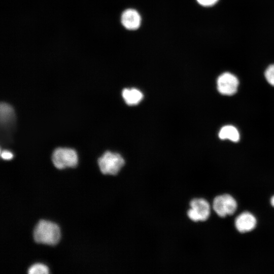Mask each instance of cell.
<instances>
[{
  "mask_svg": "<svg viewBox=\"0 0 274 274\" xmlns=\"http://www.w3.org/2000/svg\"><path fill=\"white\" fill-rule=\"evenodd\" d=\"M270 201L271 205L274 207V196L271 197Z\"/></svg>",
  "mask_w": 274,
  "mask_h": 274,
  "instance_id": "cell-16",
  "label": "cell"
},
{
  "mask_svg": "<svg viewBox=\"0 0 274 274\" xmlns=\"http://www.w3.org/2000/svg\"><path fill=\"white\" fill-rule=\"evenodd\" d=\"M213 208L219 216L225 217L234 214L237 208V203L231 195L224 194L214 198Z\"/></svg>",
  "mask_w": 274,
  "mask_h": 274,
  "instance_id": "cell-5",
  "label": "cell"
},
{
  "mask_svg": "<svg viewBox=\"0 0 274 274\" xmlns=\"http://www.w3.org/2000/svg\"><path fill=\"white\" fill-rule=\"evenodd\" d=\"M1 121L2 123L9 122L13 118L14 111L12 107L6 103H2L0 108Z\"/></svg>",
  "mask_w": 274,
  "mask_h": 274,
  "instance_id": "cell-11",
  "label": "cell"
},
{
  "mask_svg": "<svg viewBox=\"0 0 274 274\" xmlns=\"http://www.w3.org/2000/svg\"><path fill=\"white\" fill-rule=\"evenodd\" d=\"M52 161L55 167L58 169L75 167L78 163V155L74 149L58 148L53 152Z\"/></svg>",
  "mask_w": 274,
  "mask_h": 274,
  "instance_id": "cell-3",
  "label": "cell"
},
{
  "mask_svg": "<svg viewBox=\"0 0 274 274\" xmlns=\"http://www.w3.org/2000/svg\"><path fill=\"white\" fill-rule=\"evenodd\" d=\"M219 137L222 140L228 139L234 142H236L239 139V134L235 127L228 125L221 128L219 132Z\"/></svg>",
  "mask_w": 274,
  "mask_h": 274,
  "instance_id": "cell-10",
  "label": "cell"
},
{
  "mask_svg": "<svg viewBox=\"0 0 274 274\" xmlns=\"http://www.w3.org/2000/svg\"><path fill=\"white\" fill-rule=\"evenodd\" d=\"M190 208L187 211L188 218L194 222L204 221L210 215V206L203 198H194L190 202Z\"/></svg>",
  "mask_w": 274,
  "mask_h": 274,
  "instance_id": "cell-4",
  "label": "cell"
},
{
  "mask_svg": "<svg viewBox=\"0 0 274 274\" xmlns=\"http://www.w3.org/2000/svg\"><path fill=\"white\" fill-rule=\"evenodd\" d=\"M27 272L29 274H48L49 270L44 264L36 263L28 268Z\"/></svg>",
  "mask_w": 274,
  "mask_h": 274,
  "instance_id": "cell-12",
  "label": "cell"
},
{
  "mask_svg": "<svg viewBox=\"0 0 274 274\" xmlns=\"http://www.w3.org/2000/svg\"><path fill=\"white\" fill-rule=\"evenodd\" d=\"M235 225L237 230L242 233L252 230L256 225V220L251 213L244 212L235 219Z\"/></svg>",
  "mask_w": 274,
  "mask_h": 274,
  "instance_id": "cell-8",
  "label": "cell"
},
{
  "mask_svg": "<svg viewBox=\"0 0 274 274\" xmlns=\"http://www.w3.org/2000/svg\"><path fill=\"white\" fill-rule=\"evenodd\" d=\"M1 157L4 160H11L13 157V153L8 150H4L1 152Z\"/></svg>",
  "mask_w": 274,
  "mask_h": 274,
  "instance_id": "cell-15",
  "label": "cell"
},
{
  "mask_svg": "<svg viewBox=\"0 0 274 274\" xmlns=\"http://www.w3.org/2000/svg\"><path fill=\"white\" fill-rule=\"evenodd\" d=\"M33 237L37 243L54 246L60 238L59 227L55 223L41 220L34 227Z\"/></svg>",
  "mask_w": 274,
  "mask_h": 274,
  "instance_id": "cell-1",
  "label": "cell"
},
{
  "mask_svg": "<svg viewBox=\"0 0 274 274\" xmlns=\"http://www.w3.org/2000/svg\"><path fill=\"white\" fill-rule=\"evenodd\" d=\"M238 83L237 78L234 75L225 72L217 79V89L222 94L231 95L236 92Z\"/></svg>",
  "mask_w": 274,
  "mask_h": 274,
  "instance_id": "cell-6",
  "label": "cell"
},
{
  "mask_svg": "<svg viewBox=\"0 0 274 274\" xmlns=\"http://www.w3.org/2000/svg\"><path fill=\"white\" fill-rule=\"evenodd\" d=\"M265 77L267 82L274 86V64L267 68L265 72Z\"/></svg>",
  "mask_w": 274,
  "mask_h": 274,
  "instance_id": "cell-13",
  "label": "cell"
},
{
  "mask_svg": "<svg viewBox=\"0 0 274 274\" xmlns=\"http://www.w3.org/2000/svg\"><path fill=\"white\" fill-rule=\"evenodd\" d=\"M122 97L127 105L133 106L138 104L142 100L143 94L137 89L125 88L122 91Z\"/></svg>",
  "mask_w": 274,
  "mask_h": 274,
  "instance_id": "cell-9",
  "label": "cell"
},
{
  "mask_svg": "<svg viewBox=\"0 0 274 274\" xmlns=\"http://www.w3.org/2000/svg\"><path fill=\"white\" fill-rule=\"evenodd\" d=\"M98 164L102 174L116 175L124 166L125 161L119 154L106 151L98 159Z\"/></svg>",
  "mask_w": 274,
  "mask_h": 274,
  "instance_id": "cell-2",
  "label": "cell"
},
{
  "mask_svg": "<svg viewBox=\"0 0 274 274\" xmlns=\"http://www.w3.org/2000/svg\"><path fill=\"white\" fill-rule=\"evenodd\" d=\"M123 26L128 30H136L141 23V17L139 13L133 9H128L123 11L121 17Z\"/></svg>",
  "mask_w": 274,
  "mask_h": 274,
  "instance_id": "cell-7",
  "label": "cell"
},
{
  "mask_svg": "<svg viewBox=\"0 0 274 274\" xmlns=\"http://www.w3.org/2000/svg\"><path fill=\"white\" fill-rule=\"evenodd\" d=\"M199 4L204 7H211L215 5L219 0H196Z\"/></svg>",
  "mask_w": 274,
  "mask_h": 274,
  "instance_id": "cell-14",
  "label": "cell"
}]
</instances>
